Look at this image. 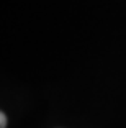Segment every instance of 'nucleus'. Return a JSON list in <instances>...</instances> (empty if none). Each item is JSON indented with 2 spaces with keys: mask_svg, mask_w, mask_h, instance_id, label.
<instances>
[{
  "mask_svg": "<svg viewBox=\"0 0 126 128\" xmlns=\"http://www.w3.org/2000/svg\"><path fill=\"white\" fill-rule=\"evenodd\" d=\"M5 125H7V115L2 112L0 113V128H5Z\"/></svg>",
  "mask_w": 126,
  "mask_h": 128,
  "instance_id": "obj_1",
  "label": "nucleus"
}]
</instances>
